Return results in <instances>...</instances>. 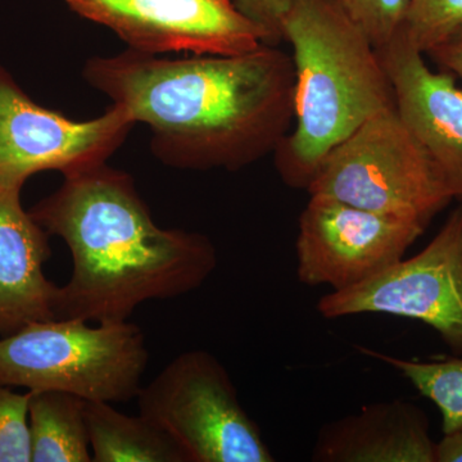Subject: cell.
I'll return each instance as SVG.
<instances>
[{
  "label": "cell",
  "mask_w": 462,
  "mask_h": 462,
  "mask_svg": "<svg viewBox=\"0 0 462 462\" xmlns=\"http://www.w3.org/2000/svg\"><path fill=\"white\" fill-rule=\"evenodd\" d=\"M83 78L147 125L152 153L171 169L238 171L273 153L293 124V60L278 45L185 58L126 48L91 57Z\"/></svg>",
  "instance_id": "cell-1"
},
{
  "label": "cell",
  "mask_w": 462,
  "mask_h": 462,
  "mask_svg": "<svg viewBox=\"0 0 462 462\" xmlns=\"http://www.w3.org/2000/svg\"><path fill=\"white\" fill-rule=\"evenodd\" d=\"M30 214L71 254L58 319L127 321L148 300L202 287L218 264L208 236L158 226L133 176L107 162L63 175L60 187Z\"/></svg>",
  "instance_id": "cell-2"
},
{
  "label": "cell",
  "mask_w": 462,
  "mask_h": 462,
  "mask_svg": "<svg viewBox=\"0 0 462 462\" xmlns=\"http://www.w3.org/2000/svg\"><path fill=\"white\" fill-rule=\"evenodd\" d=\"M293 129L273 152L285 184L309 190L325 156L367 120L396 107L378 51L337 0H289Z\"/></svg>",
  "instance_id": "cell-3"
},
{
  "label": "cell",
  "mask_w": 462,
  "mask_h": 462,
  "mask_svg": "<svg viewBox=\"0 0 462 462\" xmlns=\"http://www.w3.org/2000/svg\"><path fill=\"white\" fill-rule=\"evenodd\" d=\"M88 324L56 319L2 337L0 383L32 392H66L90 402L138 397L149 357L141 328L129 321Z\"/></svg>",
  "instance_id": "cell-4"
},
{
  "label": "cell",
  "mask_w": 462,
  "mask_h": 462,
  "mask_svg": "<svg viewBox=\"0 0 462 462\" xmlns=\"http://www.w3.org/2000/svg\"><path fill=\"white\" fill-rule=\"evenodd\" d=\"M307 191L425 230L454 200L396 107L374 116L331 149Z\"/></svg>",
  "instance_id": "cell-5"
},
{
  "label": "cell",
  "mask_w": 462,
  "mask_h": 462,
  "mask_svg": "<svg viewBox=\"0 0 462 462\" xmlns=\"http://www.w3.org/2000/svg\"><path fill=\"white\" fill-rule=\"evenodd\" d=\"M139 413L176 440L189 462H273L224 365L207 351L179 355L138 394Z\"/></svg>",
  "instance_id": "cell-6"
},
{
  "label": "cell",
  "mask_w": 462,
  "mask_h": 462,
  "mask_svg": "<svg viewBox=\"0 0 462 462\" xmlns=\"http://www.w3.org/2000/svg\"><path fill=\"white\" fill-rule=\"evenodd\" d=\"M316 307L325 319L361 314L413 319L462 355V205L418 254L354 287L331 291Z\"/></svg>",
  "instance_id": "cell-7"
},
{
  "label": "cell",
  "mask_w": 462,
  "mask_h": 462,
  "mask_svg": "<svg viewBox=\"0 0 462 462\" xmlns=\"http://www.w3.org/2000/svg\"><path fill=\"white\" fill-rule=\"evenodd\" d=\"M118 106L75 121L39 105L0 65V185L23 189L35 173L62 175L108 162L135 126Z\"/></svg>",
  "instance_id": "cell-8"
},
{
  "label": "cell",
  "mask_w": 462,
  "mask_h": 462,
  "mask_svg": "<svg viewBox=\"0 0 462 462\" xmlns=\"http://www.w3.org/2000/svg\"><path fill=\"white\" fill-rule=\"evenodd\" d=\"M69 9L107 27L127 50L171 53H248L269 36L233 0H65Z\"/></svg>",
  "instance_id": "cell-9"
},
{
  "label": "cell",
  "mask_w": 462,
  "mask_h": 462,
  "mask_svg": "<svg viewBox=\"0 0 462 462\" xmlns=\"http://www.w3.org/2000/svg\"><path fill=\"white\" fill-rule=\"evenodd\" d=\"M298 221L297 279L333 291L354 287L402 260L425 229L324 196Z\"/></svg>",
  "instance_id": "cell-10"
},
{
  "label": "cell",
  "mask_w": 462,
  "mask_h": 462,
  "mask_svg": "<svg viewBox=\"0 0 462 462\" xmlns=\"http://www.w3.org/2000/svg\"><path fill=\"white\" fill-rule=\"evenodd\" d=\"M376 51L401 120L436 166L452 199L462 202V89L455 76L433 71L402 29Z\"/></svg>",
  "instance_id": "cell-11"
},
{
  "label": "cell",
  "mask_w": 462,
  "mask_h": 462,
  "mask_svg": "<svg viewBox=\"0 0 462 462\" xmlns=\"http://www.w3.org/2000/svg\"><path fill=\"white\" fill-rule=\"evenodd\" d=\"M21 191L0 185V338L58 319L60 287L44 272L51 236L23 208Z\"/></svg>",
  "instance_id": "cell-12"
},
{
  "label": "cell",
  "mask_w": 462,
  "mask_h": 462,
  "mask_svg": "<svg viewBox=\"0 0 462 462\" xmlns=\"http://www.w3.org/2000/svg\"><path fill=\"white\" fill-rule=\"evenodd\" d=\"M427 412L402 400L366 404L324 425L314 462H436Z\"/></svg>",
  "instance_id": "cell-13"
},
{
  "label": "cell",
  "mask_w": 462,
  "mask_h": 462,
  "mask_svg": "<svg viewBox=\"0 0 462 462\" xmlns=\"http://www.w3.org/2000/svg\"><path fill=\"white\" fill-rule=\"evenodd\" d=\"M87 421L93 462H189L176 440L142 413L88 401Z\"/></svg>",
  "instance_id": "cell-14"
},
{
  "label": "cell",
  "mask_w": 462,
  "mask_h": 462,
  "mask_svg": "<svg viewBox=\"0 0 462 462\" xmlns=\"http://www.w3.org/2000/svg\"><path fill=\"white\" fill-rule=\"evenodd\" d=\"M32 462H90L87 400L60 391H29Z\"/></svg>",
  "instance_id": "cell-15"
},
{
  "label": "cell",
  "mask_w": 462,
  "mask_h": 462,
  "mask_svg": "<svg viewBox=\"0 0 462 462\" xmlns=\"http://www.w3.org/2000/svg\"><path fill=\"white\" fill-rule=\"evenodd\" d=\"M358 351L375 360L383 361L409 380L413 388L436 404L442 416L443 434L452 433L462 427V357L442 360L418 361L394 357L366 346Z\"/></svg>",
  "instance_id": "cell-16"
},
{
  "label": "cell",
  "mask_w": 462,
  "mask_h": 462,
  "mask_svg": "<svg viewBox=\"0 0 462 462\" xmlns=\"http://www.w3.org/2000/svg\"><path fill=\"white\" fill-rule=\"evenodd\" d=\"M462 26V0H407L402 30L427 54Z\"/></svg>",
  "instance_id": "cell-17"
},
{
  "label": "cell",
  "mask_w": 462,
  "mask_h": 462,
  "mask_svg": "<svg viewBox=\"0 0 462 462\" xmlns=\"http://www.w3.org/2000/svg\"><path fill=\"white\" fill-rule=\"evenodd\" d=\"M29 397L0 383V462H32Z\"/></svg>",
  "instance_id": "cell-18"
},
{
  "label": "cell",
  "mask_w": 462,
  "mask_h": 462,
  "mask_svg": "<svg viewBox=\"0 0 462 462\" xmlns=\"http://www.w3.org/2000/svg\"><path fill=\"white\" fill-rule=\"evenodd\" d=\"M376 50L387 45L403 26L407 0H337Z\"/></svg>",
  "instance_id": "cell-19"
},
{
  "label": "cell",
  "mask_w": 462,
  "mask_h": 462,
  "mask_svg": "<svg viewBox=\"0 0 462 462\" xmlns=\"http://www.w3.org/2000/svg\"><path fill=\"white\" fill-rule=\"evenodd\" d=\"M245 16L263 27L269 36V44L282 41V21L289 0H233Z\"/></svg>",
  "instance_id": "cell-20"
},
{
  "label": "cell",
  "mask_w": 462,
  "mask_h": 462,
  "mask_svg": "<svg viewBox=\"0 0 462 462\" xmlns=\"http://www.w3.org/2000/svg\"><path fill=\"white\" fill-rule=\"evenodd\" d=\"M427 54L442 71L448 72L462 80V26L456 30L446 42L437 45Z\"/></svg>",
  "instance_id": "cell-21"
},
{
  "label": "cell",
  "mask_w": 462,
  "mask_h": 462,
  "mask_svg": "<svg viewBox=\"0 0 462 462\" xmlns=\"http://www.w3.org/2000/svg\"><path fill=\"white\" fill-rule=\"evenodd\" d=\"M436 462H462V427L437 442Z\"/></svg>",
  "instance_id": "cell-22"
}]
</instances>
